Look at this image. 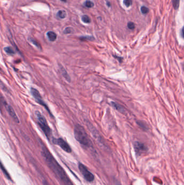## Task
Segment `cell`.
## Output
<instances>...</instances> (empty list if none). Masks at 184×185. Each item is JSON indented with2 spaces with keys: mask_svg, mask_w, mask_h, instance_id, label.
Instances as JSON below:
<instances>
[{
  "mask_svg": "<svg viewBox=\"0 0 184 185\" xmlns=\"http://www.w3.org/2000/svg\"><path fill=\"white\" fill-rule=\"evenodd\" d=\"M42 155L45 159L47 164H48V166L53 171L56 177L61 181L62 183L64 185H74L63 168L60 166L49 150L44 146H43L42 147Z\"/></svg>",
  "mask_w": 184,
  "mask_h": 185,
  "instance_id": "1",
  "label": "cell"
},
{
  "mask_svg": "<svg viewBox=\"0 0 184 185\" xmlns=\"http://www.w3.org/2000/svg\"><path fill=\"white\" fill-rule=\"evenodd\" d=\"M74 135L76 140L80 145L86 148L92 147V143L83 126L79 124L75 125Z\"/></svg>",
  "mask_w": 184,
  "mask_h": 185,
  "instance_id": "2",
  "label": "cell"
},
{
  "mask_svg": "<svg viewBox=\"0 0 184 185\" xmlns=\"http://www.w3.org/2000/svg\"><path fill=\"white\" fill-rule=\"evenodd\" d=\"M35 114H36L37 120H38V124L39 125L41 129L43 131V133L46 135L48 139L50 140V137H51L52 133H51L50 128L48 125L46 118L38 111H36L35 112Z\"/></svg>",
  "mask_w": 184,
  "mask_h": 185,
  "instance_id": "3",
  "label": "cell"
},
{
  "mask_svg": "<svg viewBox=\"0 0 184 185\" xmlns=\"http://www.w3.org/2000/svg\"><path fill=\"white\" fill-rule=\"evenodd\" d=\"M30 91H31V94H32V96L34 97L35 98V99L36 100V101L40 104V105L42 106L43 107L45 108L46 109V110H47L48 113H49V115L51 116V117H53V116L52 115V113H51L50 110L49 109V108L48 107V106L46 104L45 102L43 101V100L42 99V97H41V94H40L39 91H38L37 89H36L34 88H32L30 89Z\"/></svg>",
  "mask_w": 184,
  "mask_h": 185,
  "instance_id": "4",
  "label": "cell"
},
{
  "mask_svg": "<svg viewBox=\"0 0 184 185\" xmlns=\"http://www.w3.org/2000/svg\"><path fill=\"white\" fill-rule=\"evenodd\" d=\"M78 168L80 173L87 181L91 183L95 179V177L93 174L90 171H89L87 167L82 163H80L78 165Z\"/></svg>",
  "mask_w": 184,
  "mask_h": 185,
  "instance_id": "5",
  "label": "cell"
},
{
  "mask_svg": "<svg viewBox=\"0 0 184 185\" xmlns=\"http://www.w3.org/2000/svg\"><path fill=\"white\" fill-rule=\"evenodd\" d=\"M53 141L55 144H56V145L59 146L65 152L69 153L71 152L72 150H71V148L70 147V146L62 138H59V139L53 138Z\"/></svg>",
  "mask_w": 184,
  "mask_h": 185,
  "instance_id": "6",
  "label": "cell"
},
{
  "mask_svg": "<svg viewBox=\"0 0 184 185\" xmlns=\"http://www.w3.org/2000/svg\"><path fill=\"white\" fill-rule=\"evenodd\" d=\"M134 149L137 156H141V154L146 152L148 150L144 143L139 142H136L134 143Z\"/></svg>",
  "mask_w": 184,
  "mask_h": 185,
  "instance_id": "7",
  "label": "cell"
},
{
  "mask_svg": "<svg viewBox=\"0 0 184 185\" xmlns=\"http://www.w3.org/2000/svg\"><path fill=\"white\" fill-rule=\"evenodd\" d=\"M6 109L7 111L8 112V113H9V114L10 115L11 117L12 118V119H13L15 122H16V123H19V120L18 117L16 116V114L15 111L14 110L13 108L11 107L10 105L7 104V105H5V106Z\"/></svg>",
  "mask_w": 184,
  "mask_h": 185,
  "instance_id": "8",
  "label": "cell"
},
{
  "mask_svg": "<svg viewBox=\"0 0 184 185\" xmlns=\"http://www.w3.org/2000/svg\"><path fill=\"white\" fill-rule=\"evenodd\" d=\"M47 35L49 40L51 42H54L57 39V35H56V33L53 32H52V31L48 32L47 34Z\"/></svg>",
  "mask_w": 184,
  "mask_h": 185,
  "instance_id": "9",
  "label": "cell"
},
{
  "mask_svg": "<svg viewBox=\"0 0 184 185\" xmlns=\"http://www.w3.org/2000/svg\"><path fill=\"white\" fill-rule=\"evenodd\" d=\"M0 168L2 170L3 174L5 175V177H7L9 180H11V175L8 173V171L5 169V167L3 166L2 162L0 161Z\"/></svg>",
  "mask_w": 184,
  "mask_h": 185,
  "instance_id": "10",
  "label": "cell"
},
{
  "mask_svg": "<svg viewBox=\"0 0 184 185\" xmlns=\"http://www.w3.org/2000/svg\"><path fill=\"white\" fill-rule=\"evenodd\" d=\"M137 123L144 131H146L149 130L148 126L147 125L146 123H145L144 121L139 120V121H137Z\"/></svg>",
  "mask_w": 184,
  "mask_h": 185,
  "instance_id": "11",
  "label": "cell"
},
{
  "mask_svg": "<svg viewBox=\"0 0 184 185\" xmlns=\"http://www.w3.org/2000/svg\"><path fill=\"white\" fill-rule=\"evenodd\" d=\"M111 105L113 107L115 108V109H116L119 112H120V113H124L125 112V110L124 108L117 103L115 102H111Z\"/></svg>",
  "mask_w": 184,
  "mask_h": 185,
  "instance_id": "12",
  "label": "cell"
},
{
  "mask_svg": "<svg viewBox=\"0 0 184 185\" xmlns=\"http://www.w3.org/2000/svg\"><path fill=\"white\" fill-rule=\"evenodd\" d=\"M60 68H61V72L62 74L63 75V76L65 79L66 80L68 81V82H70L71 79H70L69 75L67 72V71L65 70L63 67H61Z\"/></svg>",
  "mask_w": 184,
  "mask_h": 185,
  "instance_id": "13",
  "label": "cell"
},
{
  "mask_svg": "<svg viewBox=\"0 0 184 185\" xmlns=\"http://www.w3.org/2000/svg\"><path fill=\"white\" fill-rule=\"evenodd\" d=\"M57 16L60 19H64L67 16V13H66L65 11L61 10V11H58V13L57 14Z\"/></svg>",
  "mask_w": 184,
  "mask_h": 185,
  "instance_id": "14",
  "label": "cell"
},
{
  "mask_svg": "<svg viewBox=\"0 0 184 185\" xmlns=\"http://www.w3.org/2000/svg\"><path fill=\"white\" fill-rule=\"evenodd\" d=\"M5 51L9 54H14L15 51H14L13 49L11 47H7L5 48Z\"/></svg>",
  "mask_w": 184,
  "mask_h": 185,
  "instance_id": "15",
  "label": "cell"
},
{
  "mask_svg": "<svg viewBox=\"0 0 184 185\" xmlns=\"http://www.w3.org/2000/svg\"><path fill=\"white\" fill-rule=\"evenodd\" d=\"M80 40L82 41H92L94 40V38H93V36H83L80 37Z\"/></svg>",
  "mask_w": 184,
  "mask_h": 185,
  "instance_id": "16",
  "label": "cell"
},
{
  "mask_svg": "<svg viewBox=\"0 0 184 185\" xmlns=\"http://www.w3.org/2000/svg\"><path fill=\"white\" fill-rule=\"evenodd\" d=\"M82 20L86 23H89L91 22L90 18L88 15H83L82 17Z\"/></svg>",
  "mask_w": 184,
  "mask_h": 185,
  "instance_id": "17",
  "label": "cell"
},
{
  "mask_svg": "<svg viewBox=\"0 0 184 185\" xmlns=\"http://www.w3.org/2000/svg\"><path fill=\"white\" fill-rule=\"evenodd\" d=\"M84 5L87 8H92V7H93V5H94L93 3L91 1H90V0H86Z\"/></svg>",
  "mask_w": 184,
  "mask_h": 185,
  "instance_id": "18",
  "label": "cell"
},
{
  "mask_svg": "<svg viewBox=\"0 0 184 185\" xmlns=\"http://www.w3.org/2000/svg\"><path fill=\"white\" fill-rule=\"evenodd\" d=\"M179 1H180V0H173V1H172L173 5L174 8L175 9H177L178 8H179Z\"/></svg>",
  "mask_w": 184,
  "mask_h": 185,
  "instance_id": "19",
  "label": "cell"
},
{
  "mask_svg": "<svg viewBox=\"0 0 184 185\" xmlns=\"http://www.w3.org/2000/svg\"><path fill=\"white\" fill-rule=\"evenodd\" d=\"M141 13L143 14H147L149 12V8H147L145 6H142L141 7Z\"/></svg>",
  "mask_w": 184,
  "mask_h": 185,
  "instance_id": "20",
  "label": "cell"
},
{
  "mask_svg": "<svg viewBox=\"0 0 184 185\" xmlns=\"http://www.w3.org/2000/svg\"><path fill=\"white\" fill-rule=\"evenodd\" d=\"M123 3L126 7H129L132 5V0H124Z\"/></svg>",
  "mask_w": 184,
  "mask_h": 185,
  "instance_id": "21",
  "label": "cell"
},
{
  "mask_svg": "<svg viewBox=\"0 0 184 185\" xmlns=\"http://www.w3.org/2000/svg\"><path fill=\"white\" fill-rule=\"evenodd\" d=\"M128 29H134L135 28V24L134 22H130L128 23Z\"/></svg>",
  "mask_w": 184,
  "mask_h": 185,
  "instance_id": "22",
  "label": "cell"
},
{
  "mask_svg": "<svg viewBox=\"0 0 184 185\" xmlns=\"http://www.w3.org/2000/svg\"><path fill=\"white\" fill-rule=\"evenodd\" d=\"M30 41L31 42H32V43H33L35 46H36L37 47L39 48H41L40 45L39 43H38V42H37L35 40H34V39H32L31 38V39H30Z\"/></svg>",
  "mask_w": 184,
  "mask_h": 185,
  "instance_id": "23",
  "label": "cell"
},
{
  "mask_svg": "<svg viewBox=\"0 0 184 185\" xmlns=\"http://www.w3.org/2000/svg\"><path fill=\"white\" fill-rule=\"evenodd\" d=\"M6 104H7V102L5 101V100L4 99V98L3 97H1V95H0V106L1 107V105H2L5 106Z\"/></svg>",
  "mask_w": 184,
  "mask_h": 185,
  "instance_id": "24",
  "label": "cell"
},
{
  "mask_svg": "<svg viewBox=\"0 0 184 185\" xmlns=\"http://www.w3.org/2000/svg\"><path fill=\"white\" fill-rule=\"evenodd\" d=\"M72 28H70V27H67L66 28L65 30H64V34H70L71 32H72Z\"/></svg>",
  "mask_w": 184,
  "mask_h": 185,
  "instance_id": "25",
  "label": "cell"
},
{
  "mask_svg": "<svg viewBox=\"0 0 184 185\" xmlns=\"http://www.w3.org/2000/svg\"><path fill=\"white\" fill-rule=\"evenodd\" d=\"M113 57H115V59L118 60V61L120 63H122L123 61V58L122 57H118L117 55H113Z\"/></svg>",
  "mask_w": 184,
  "mask_h": 185,
  "instance_id": "26",
  "label": "cell"
},
{
  "mask_svg": "<svg viewBox=\"0 0 184 185\" xmlns=\"http://www.w3.org/2000/svg\"><path fill=\"white\" fill-rule=\"evenodd\" d=\"M115 185H121L120 183H119V182H118V181L116 180H115Z\"/></svg>",
  "mask_w": 184,
  "mask_h": 185,
  "instance_id": "27",
  "label": "cell"
},
{
  "mask_svg": "<svg viewBox=\"0 0 184 185\" xmlns=\"http://www.w3.org/2000/svg\"><path fill=\"white\" fill-rule=\"evenodd\" d=\"M43 185H49V183L47 182V181H43Z\"/></svg>",
  "mask_w": 184,
  "mask_h": 185,
  "instance_id": "28",
  "label": "cell"
},
{
  "mask_svg": "<svg viewBox=\"0 0 184 185\" xmlns=\"http://www.w3.org/2000/svg\"><path fill=\"white\" fill-rule=\"evenodd\" d=\"M107 5H108L109 7H110V6H111V5H110V3L109 2H107Z\"/></svg>",
  "mask_w": 184,
  "mask_h": 185,
  "instance_id": "29",
  "label": "cell"
},
{
  "mask_svg": "<svg viewBox=\"0 0 184 185\" xmlns=\"http://www.w3.org/2000/svg\"><path fill=\"white\" fill-rule=\"evenodd\" d=\"M62 1H63V2H66L67 1V0H61Z\"/></svg>",
  "mask_w": 184,
  "mask_h": 185,
  "instance_id": "30",
  "label": "cell"
}]
</instances>
